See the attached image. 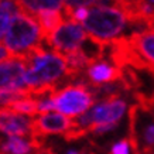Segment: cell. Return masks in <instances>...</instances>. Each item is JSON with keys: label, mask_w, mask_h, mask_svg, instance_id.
Here are the masks:
<instances>
[{"label": "cell", "mask_w": 154, "mask_h": 154, "mask_svg": "<svg viewBox=\"0 0 154 154\" xmlns=\"http://www.w3.org/2000/svg\"><path fill=\"white\" fill-rule=\"evenodd\" d=\"M26 61L24 81L33 94L55 91L61 81L71 78L66 55L48 47L45 38L41 45L26 55Z\"/></svg>", "instance_id": "6da1fadb"}, {"label": "cell", "mask_w": 154, "mask_h": 154, "mask_svg": "<svg viewBox=\"0 0 154 154\" xmlns=\"http://www.w3.org/2000/svg\"><path fill=\"white\" fill-rule=\"evenodd\" d=\"M44 38L45 35L35 16L21 10L10 21V26L3 37V44L7 47L10 54L26 57L34 48L41 45Z\"/></svg>", "instance_id": "7a4b0ae2"}, {"label": "cell", "mask_w": 154, "mask_h": 154, "mask_svg": "<svg viewBox=\"0 0 154 154\" xmlns=\"http://www.w3.org/2000/svg\"><path fill=\"white\" fill-rule=\"evenodd\" d=\"M126 13L119 7L99 5L89 10L88 17L84 21V27L91 37L99 41L107 42L116 40V37L126 27Z\"/></svg>", "instance_id": "3957f363"}, {"label": "cell", "mask_w": 154, "mask_h": 154, "mask_svg": "<svg viewBox=\"0 0 154 154\" xmlns=\"http://www.w3.org/2000/svg\"><path fill=\"white\" fill-rule=\"evenodd\" d=\"M52 99L55 110L74 119L85 113L94 105L95 95L86 84H72L55 89L52 92Z\"/></svg>", "instance_id": "277c9868"}, {"label": "cell", "mask_w": 154, "mask_h": 154, "mask_svg": "<svg viewBox=\"0 0 154 154\" xmlns=\"http://www.w3.org/2000/svg\"><path fill=\"white\" fill-rule=\"evenodd\" d=\"M88 37V31L78 21L64 20L58 27L45 37V44L61 54H69L78 50Z\"/></svg>", "instance_id": "5b68a950"}, {"label": "cell", "mask_w": 154, "mask_h": 154, "mask_svg": "<svg viewBox=\"0 0 154 154\" xmlns=\"http://www.w3.org/2000/svg\"><path fill=\"white\" fill-rule=\"evenodd\" d=\"M26 68H27V61L26 57L21 55H11V58L0 61V91L28 89L24 81Z\"/></svg>", "instance_id": "8992f818"}, {"label": "cell", "mask_w": 154, "mask_h": 154, "mask_svg": "<svg viewBox=\"0 0 154 154\" xmlns=\"http://www.w3.org/2000/svg\"><path fill=\"white\" fill-rule=\"evenodd\" d=\"M0 133L5 136L33 137L34 119L13 110L11 107H0Z\"/></svg>", "instance_id": "52a82bcc"}, {"label": "cell", "mask_w": 154, "mask_h": 154, "mask_svg": "<svg viewBox=\"0 0 154 154\" xmlns=\"http://www.w3.org/2000/svg\"><path fill=\"white\" fill-rule=\"evenodd\" d=\"M125 112H126V102L119 99L117 96L102 99L100 102L92 105L88 109V113L92 120V129L96 125H105V123L117 125V122L123 117Z\"/></svg>", "instance_id": "ba28073f"}, {"label": "cell", "mask_w": 154, "mask_h": 154, "mask_svg": "<svg viewBox=\"0 0 154 154\" xmlns=\"http://www.w3.org/2000/svg\"><path fill=\"white\" fill-rule=\"evenodd\" d=\"M72 127V120L64 113L58 110L40 113L34 119V134L33 139H40L42 136L50 134H66Z\"/></svg>", "instance_id": "9c48e42d"}, {"label": "cell", "mask_w": 154, "mask_h": 154, "mask_svg": "<svg viewBox=\"0 0 154 154\" xmlns=\"http://www.w3.org/2000/svg\"><path fill=\"white\" fill-rule=\"evenodd\" d=\"M127 38L137 54L147 64L149 69L154 72V31H140Z\"/></svg>", "instance_id": "30bf717a"}, {"label": "cell", "mask_w": 154, "mask_h": 154, "mask_svg": "<svg viewBox=\"0 0 154 154\" xmlns=\"http://www.w3.org/2000/svg\"><path fill=\"white\" fill-rule=\"evenodd\" d=\"M88 78L92 84L96 85H103L107 82H116L122 78V71L119 66H112L110 64H107L106 61H95L88 66Z\"/></svg>", "instance_id": "8fae6325"}, {"label": "cell", "mask_w": 154, "mask_h": 154, "mask_svg": "<svg viewBox=\"0 0 154 154\" xmlns=\"http://www.w3.org/2000/svg\"><path fill=\"white\" fill-rule=\"evenodd\" d=\"M38 143L33 137L26 136H7L5 141L0 143V153L7 154H30L37 150Z\"/></svg>", "instance_id": "7c38bea8"}, {"label": "cell", "mask_w": 154, "mask_h": 154, "mask_svg": "<svg viewBox=\"0 0 154 154\" xmlns=\"http://www.w3.org/2000/svg\"><path fill=\"white\" fill-rule=\"evenodd\" d=\"M35 19L42 28V33L47 37L48 34H51L58 26H60L64 20H65V14L61 10H41L37 14H34Z\"/></svg>", "instance_id": "4fadbf2b"}, {"label": "cell", "mask_w": 154, "mask_h": 154, "mask_svg": "<svg viewBox=\"0 0 154 154\" xmlns=\"http://www.w3.org/2000/svg\"><path fill=\"white\" fill-rule=\"evenodd\" d=\"M23 10L31 14H37L41 10H61L64 0H19Z\"/></svg>", "instance_id": "5bb4252c"}, {"label": "cell", "mask_w": 154, "mask_h": 154, "mask_svg": "<svg viewBox=\"0 0 154 154\" xmlns=\"http://www.w3.org/2000/svg\"><path fill=\"white\" fill-rule=\"evenodd\" d=\"M9 107H11L16 112L23 113V115L34 116V115L38 113V99L34 94H31L19 99V100H16V102H13Z\"/></svg>", "instance_id": "9a60e30c"}, {"label": "cell", "mask_w": 154, "mask_h": 154, "mask_svg": "<svg viewBox=\"0 0 154 154\" xmlns=\"http://www.w3.org/2000/svg\"><path fill=\"white\" fill-rule=\"evenodd\" d=\"M11 19H13V16H11L7 10L3 9V6L0 5V41L5 37V34H6V31H7V28H9Z\"/></svg>", "instance_id": "2e32d148"}, {"label": "cell", "mask_w": 154, "mask_h": 154, "mask_svg": "<svg viewBox=\"0 0 154 154\" xmlns=\"http://www.w3.org/2000/svg\"><path fill=\"white\" fill-rule=\"evenodd\" d=\"M110 153H113V154L130 153V143H129V140H122V141H119V143H116V144L112 147Z\"/></svg>", "instance_id": "e0dca14e"}, {"label": "cell", "mask_w": 154, "mask_h": 154, "mask_svg": "<svg viewBox=\"0 0 154 154\" xmlns=\"http://www.w3.org/2000/svg\"><path fill=\"white\" fill-rule=\"evenodd\" d=\"M99 0H64V6L68 9H74L78 6H89V5H95L98 3Z\"/></svg>", "instance_id": "ac0fdd59"}, {"label": "cell", "mask_w": 154, "mask_h": 154, "mask_svg": "<svg viewBox=\"0 0 154 154\" xmlns=\"http://www.w3.org/2000/svg\"><path fill=\"white\" fill-rule=\"evenodd\" d=\"M144 141L149 144V147H146V150H153V144H154V125H150L149 127H146V130H144Z\"/></svg>", "instance_id": "d6986e66"}, {"label": "cell", "mask_w": 154, "mask_h": 154, "mask_svg": "<svg viewBox=\"0 0 154 154\" xmlns=\"http://www.w3.org/2000/svg\"><path fill=\"white\" fill-rule=\"evenodd\" d=\"M9 54H10V51L7 50V47H6L5 44H0V61L6 60L9 57Z\"/></svg>", "instance_id": "ffe728a7"}, {"label": "cell", "mask_w": 154, "mask_h": 154, "mask_svg": "<svg viewBox=\"0 0 154 154\" xmlns=\"http://www.w3.org/2000/svg\"><path fill=\"white\" fill-rule=\"evenodd\" d=\"M66 153H68V154H78L79 151H78V150H68Z\"/></svg>", "instance_id": "44dd1931"}, {"label": "cell", "mask_w": 154, "mask_h": 154, "mask_svg": "<svg viewBox=\"0 0 154 154\" xmlns=\"http://www.w3.org/2000/svg\"><path fill=\"white\" fill-rule=\"evenodd\" d=\"M150 2H151V3H153V5H154V0H150Z\"/></svg>", "instance_id": "7402d4cb"}]
</instances>
